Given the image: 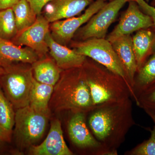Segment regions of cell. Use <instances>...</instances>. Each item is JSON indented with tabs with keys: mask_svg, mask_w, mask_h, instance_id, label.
I'll list each match as a JSON object with an SVG mask.
<instances>
[{
	"mask_svg": "<svg viewBox=\"0 0 155 155\" xmlns=\"http://www.w3.org/2000/svg\"><path fill=\"white\" fill-rule=\"evenodd\" d=\"M50 22L41 14L37 16L33 25L17 33L11 41L19 46L30 48L40 58H44L49 52L45 38L50 31Z\"/></svg>",
	"mask_w": 155,
	"mask_h": 155,
	"instance_id": "obj_11",
	"label": "cell"
},
{
	"mask_svg": "<svg viewBox=\"0 0 155 155\" xmlns=\"http://www.w3.org/2000/svg\"><path fill=\"white\" fill-rule=\"evenodd\" d=\"M49 118L29 105L17 109L14 131L17 146L24 148L34 145L43 135Z\"/></svg>",
	"mask_w": 155,
	"mask_h": 155,
	"instance_id": "obj_6",
	"label": "cell"
},
{
	"mask_svg": "<svg viewBox=\"0 0 155 155\" xmlns=\"http://www.w3.org/2000/svg\"><path fill=\"white\" fill-rule=\"evenodd\" d=\"M94 106L82 67L63 70L49 104L51 112L87 114Z\"/></svg>",
	"mask_w": 155,
	"mask_h": 155,
	"instance_id": "obj_2",
	"label": "cell"
},
{
	"mask_svg": "<svg viewBox=\"0 0 155 155\" xmlns=\"http://www.w3.org/2000/svg\"><path fill=\"white\" fill-rule=\"evenodd\" d=\"M13 132L5 129L0 125V142H10Z\"/></svg>",
	"mask_w": 155,
	"mask_h": 155,
	"instance_id": "obj_28",
	"label": "cell"
},
{
	"mask_svg": "<svg viewBox=\"0 0 155 155\" xmlns=\"http://www.w3.org/2000/svg\"><path fill=\"white\" fill-rule=\"evenodd\" d=\"M127 3L124 0H113L102 8L75 32L72 40L82 41L92 38H106L108 29L115 22L119 11Z\"/></svg>",
	"mask_w": 155,
	"mask_h": 155,
	"instance_id": "obj_7",
	"label": "cell"
},
{
	"mask_svg": "<svg viewBox=\"0 0 155 155\" xmlns=\"http://www.w3.org/2000/svg\"><path fill=\"white\" fill-rule=\"evenodd\" d=\"M82 67L94 105L122 101L131 97L124 79L101 64L87 57Z\"/></svg>",
	"mask_w": 155,
	"mask_h": 155,
	"instance_id": "obj_3",
	"label": "cell"
},
{
	"mask_svg": "<svg viewBox=\"0 0 155 155\" xmlns=\"http://www.w3.org/2000/svg\"><path fill=\"white\" fill-rule=\"evenodd\" d=\"M29 154L32 155H72L64 138L61 122L58 119L51 122L49 132L44 141L38 145L29 148Z\"/></svg>",
	"mask_w": 155,
	"mask_h": 155,
	"instance_id": "obj_12",
	"label": "cell"
},
{
	"mask_svg": "<svg viewBox=\"0 0 155 155\" xmlns=\"http://www.w3.org/2000/svg\"><path fill=\"white\" fill-rule=\"evenodd\" d=\"M17 33L13 9L9 8L0 10V38L11 41Z\"/></svg>",
	"mask_w": 155,
	"mask_h": 155,
	"instance_id": "obj_22",
	"label": "cell"
},
{
	"mask_svg": "<svg viewBox=\"0 0 155 155\" xmlns=\"http://www.w3.org/2000/svg\"><path fill=\"white\" fill-rule=\"evenodd\" d=\"M71 48L75 51L94 60L115 74L122 77L130 88L125 69L112 46L106 38H92L82 41L72 40L69 43Z\"/></svg>",
	"mask_w": 155,
	"mask_h": 155,
	"instance_id": "obj_5",
	"label": "cell"
},
{
	"mask_svg": "<svg viewBox=\"0 0 155 155\" xmlns=\"http://www.w3.org/2000/svg\"><path fill=\"white\" fill-rule=\"evenodd\" d=\"M69 139L73 145L80 149L87 150L94 155H107V153L89 129L86 114H72L68 124Z\"/></svg>",
	"mask_w": 155,
	"mask_h": 155,
	"instance_id": "obj_9",
	"label": "cell"
},
{
	"mask_svg": "<svg viewBox=\"0 0 155 155\" xmlns=\"http://www.w3.org/2000/svg\"><path fill=\"white\" fill-rule=\"evenodd\" d=\"M19 0H0V10L12 8Z\"/></svg>",
	"mask_w": 155,
	"mask_h": 155,
	"instance_id": "obj_29",
	"label": "cell"
},
{
	"mask_svg": "<svg viewBox=\"0 0 155 155\" xmlns=\"http://www.w3.org/2000/svg\"><path fill=\"white\" fill-rule=\"evenodd\" d=\"M150 5L153 6V7H155V0H151Z\"/></svg>",
	"mask_w": 155,
	"mask_h": 155,
	"instance_id": "obj_31",
	"label": "cell"
},
{
	"mask_svg": "<svg viewBox=\"0 0 155 155\" xmlns=\"http://www.w3.org/2000/svg\"><path fill=\"white\" fill-rule=\"evenodd\" d=\"M155 83V51L137 70L132 86L134 101L142 92Z\"/></svg>",
	"mask_w": 155,
	"mask_h": 155,
	"instance_id": "obj_20",
	"label": "cell"
},
{
	"mask_svg": "<svg viewBox=\"0 0 155 155\" xmlns=\"http://www.w3.org/2000/svg\"><path fill=\"white\" fill-rule=\"evenodd\" d=\"M95 0H50L42 14L50 23L79 16Z\"/></svg>",
	"mask_w": 155,
	"mask_h": 155,
	"instance_id": "obj_13",
	"label": "cell"
},
{
	"mask_svg": "<svg viewBox=\"0 0 155 155\" xmlns=\"http://www.w3.org/2000/svg\"><path fill=\"white\" fill-rule=\"evenodd\" d=\"M153 25L151 18L141 11L137 2H130L127 9L121 15L119 23L106 39L112 43L121 37L143 28H151Z\"/></svg>",
	"mask_w": 155,
	"mask_h": 155,
	"instance_id": "obj_10",
	"label": "cell"
},
{
	"mask_svg": "<svg viewBox=\"0 0 155 155\" xmlns=\"http://www.w3.org/2000/svg\"><path fill=\"white\" fill-rule=\"evenodd\" d=\"M0 86L6 97L17 110L29 105L34 77L31 64L19 63L4 68Z\"/></svg>",
	"mask_w": 155,
	"mask_h": 155,
	"instance_id": "obj_4",
	"label": "cell"
},
{
	"mask_svg": "<svg viewBox=\"0 0 155 155\" xmlns=\"http://www.w3.org/2000/svg\"><path fill=\"white\" fill-rule=\"evenodd\" d=\"M112 45L123 65L128 83L132 90L134 77L137 70L132 36L128 35L121 37L113 42Z\"/></svg>",
	"mask_w": 155,
	"mask_h": 155,
	"instance_id": "obj_16",
	"label": "cell"
},
{
	"mask_svg": "<svg viewBox=\"0 0 155 155\" xmlns=\"http://www.w3.org/2000/svg\"><path fill=\"white\" fill-rule=\"evenodd\" d=\"M150 0H145L146 2H147L148 3L150 2Z\"/></svg>",
	"mask_w": 155,
	"mask_h": 155,
	"instance_id": "obj_33",
	"label": "cell"
},
{
	"mask_svg": "<svg viewBox=\"0 0 155 155\" xmlns=\"http://www.w3.org/2000/svg\"><path fill=\"white\" fill-rule=\"evenodd\" d=\"M155 122V83L141 93L135 101Z\"/></svg>",
	"mask_w": 155,
	"mask_h": 155,
	"instance_id": "obj_24",
	"label": "cell"
},
{
	"mask_svg": "<svg viewBox=\"0 0 155 155\" xmlns=\"http://www.w3.org/2000/svg\"><path fill=\"white\" fill-rule=\"evenodd\" d=\"M104 1H105V2H107V1H113V0H104ZM124 1H126L127 2H132V1H136V0H124Z\"/></svg>",
	"mask_w": 155,
	"mask_h": 155,
	"instance_id": "obj_32",
	"label": "cell"
},
{
	"mask_svg": "<svg viewBox=\"0 0 155 155\" xmlns=\"http://www.w3.org/2000/svg\"><path fill=\"white\" fill-rule=\"evenodd\" d=\"M12 8L18 33L30 27L36 21L38 16L32 11L27 0H19Z\"/></svg>",
	"mask_w": 155,
	"mask_h": 155,
	"instance_id": "obj_21",
	"label": "cell"
},
{
	"mask_svg": "<svg viewBox=\"0 0 155 155\" xmlns=\"http://www.w3.org/2000/svg\"><path fill=\"white\" fill-rule=\"evenodd\" d=\"M54 86L45 84L34 79L29 97V106L34 110L51 117L49 104L52 94Z\"/></svg>",
	"mask_w": 155,
	"mask_h": 155,
	"instance_id": "obj_19",
	"label": "cell"
},
{
	"mask_svg": "<svg viewBox=\"0 0 155 155\" xmlns=\"http://www.w3.org/2000/svg\"><path fill=\"white\" fill-rule=\"evenodd\" d=\"M39 59L30 48L19 46L11 41L0 38V66L3 68L17 63L32 64Z\"/></svg>",
	"mask_w": 155,
	"mask_h": 155,
	"instance_id": "obj_15",
	"label": "cell"
},
{
	"mask_svg": "<svg viewBox=\"0 0 155 155\" xmlns=\"http://www.w3.org/2000/svg\"><path fill=\"white\" fill-rule=\"evenodd\" d=\"M14 107L0 87V125L13 132L15 124Z\"/></svg>",
	"mask_w": 155,
	"mask_h": 155,
	"instance_id": "obj_23",
	"label": "cell"
},
{
	"mask_svg": "<svg viewBox=\"0 0 155 155\" xmlns=\"http://www.w3.org/2000/svg\"><path fill=\"white\" fill-rule=\"evenodd\" d=\"M107 3L104 0H95L83 14L50 23V31L53 38L61 45H68L77 30Z\"/></svg>",
	"mask_w": 155,
	"mask_h": 155,
	"instance_id": "obj_8",
	"label": "cell"
},
{
	"mask_svg": "<svg viewBox=\"0 0 155 155\" xmlns=\"http://www.w3.org/2000/svg\"><path fill=\"white\" fill-rule=\"evenodd\" d=\"M45 39L50 55L60 69L65 70L82 67L86 57L67 46L57 42L53 38L50 31L47 34Z\"/></svg>",
	"mask_w": 155,
	"mask_h": 155,
	"instance_id": "obj_14",
	"label": "cell"
},
{
	"mask_svg": "<svg viewBox=\"0 0 155 155\" xmlns=\"http://www.w3.org/2000/svg\"><path fill=\"white\" fill-rule=\"evenodd\" d=\"M149 139L125 153L127 155H155V122Z\"/></svg>",
	"mask_w": 155,
	"mask_h": 155,
	"instance_id": "obj_25",
	"label": "cell"
},
{
	"mask_svg": "<svg viewBox=\"0 0 155 155\" xmlns=\"http://www.w3.org/2000/svg\"><path fill=\"white\" fill-rule=\"evenodd\" d=\"M89 114V129L102 145L107 155H118V149L135 125L130 98L95 105Z\"/></svg>",
	"mask_w": 155,
	"mask_h": 155,
	"instance_id": "obj_1",
	"label": "cell"
},
{
	"mask_svg": "<svg viewBox=\"0 0 155 155\" xmlns=\"http://www.w3.org/2000/svg\"><path fill=\"white\" fill-rule=\"evenodd\" d=\"M2 143V142H0V146H1V143Z\"/></svg>",
	"mask_w": 155,
	"mask_h": 155,
	"instance_id": "obj_34",
	"label": "cell"
},
{
	"mask_svg": "<svg viewBox=\"0 0 155 155\" xmlns=\"http://www.w3.org/2000/svg\"><path fill=\"white\" fill-rule=\"evenodd\" d=\"M33 76L40 83L54 86L63 71L57 65L54 59L48 57L40 58L31 64Z\"/></svg>",
	"mask_w": 155,
	"mask_h": 155,
	"instance_id": "obj_18",
	"label": "cell"
},
{
	"mask_svg": "<svg viewBox=\"0 0 155 155\" xmlns=\"http://www.w3.org/2000/svg\"><path fill=\"white\" fill-rule=\"evenodd\" d=\"M142 11L151 18L153 22L152 28L155 31V7L150 5L145 0H136Z\"/></svg>",
	"mask_w": 155,
	"mask_h": 155,
	"instance_id": "obj_26",
	"label": "cell"
},
{
	"mask_svg": "<svg viewBox=\"0 0 155 155\" xmlns=\"http://www.w3.org/2000/svg\"><path fill=\"white\" fill-rule=\"evenodd\" d=\"M132 40L138 70L155 51V31L152 28L140 29Z\"/></svg>",
	"mask_w": 155,
	"mask_h": 155,
	"instance_id": "obj_17",
	"label": "cell"
},
{
	"mask_svg": "<svg viewBox=\"0 0 155 155\" xmlns=\"http://www.w3.org/2000/svg\"><path fill=\"white\" fill-rule=\"evenodd\" d=\"M31 8L37 16L41 14L42 11L50 0H27Z\"/></svg>",
	"mask_w": 155,
	"mask_h": 155,
	"instance_id": "obj_27",
	"label": "cell"
},
{
	"mask_svg": "<svg viewBox=\"0 0 155 155\" xmlns=\"http://www.w3.org/2000/svg\"><path fill=\"white\" fill-rule=\"evenodd\" d=\"M5 72V70L3 67L0 66V76H1Z\"/></svg>",
	"mask_w": 155,
	"mask_h": 155,
	"instance_id": "obj_30",
	"label": "cell"
}]
</instances>
